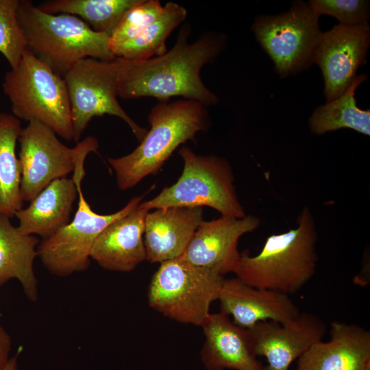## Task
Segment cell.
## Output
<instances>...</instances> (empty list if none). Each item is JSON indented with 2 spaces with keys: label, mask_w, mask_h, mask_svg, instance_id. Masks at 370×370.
<instances>
[{
  "label": "cell",
  "mask_w": 370,
  "mask_h": 370,
  "mask_svg": "<svg viewBox=\"0 0 370 370\" xmlns=\"http://www.w3.org/2000/svg\"><path fill=\"white\" fill-rule=\"evenodd\" d=\"M190 32V25H184L175 44L162 55L144 60H125L119 97L124 99L150 97L159 101L182 97L206 107L217 103V95L204 84L201 71L222 51L225 36L208 32L188 43Z\"/></svg>",
  "instance_id": "obj_1"
},
{
  "label": "cell",
  "mask_w": 370,
  "mask_h": 370,
  "mask_svg": "<svg viewBox=\"0 0 370 370\" xmlns=\"http://www.w3.org/2000/svg\"><path fill=\"white\" fill-rule=\"evenodd\" d=\"M297 227L269 236L258 254H241L233 271L245 284L286 295L300 291L315 273L317 232L307 207L298 217Z\"/></svg>",
  "instance_id": "obj_2"
},
{
  "label": "cell",
  "mask_w": 370,
  "mask_h": 370,
  "mask_svg": "<svg viewBox=\"0 0 370 370\" xmlns=\"http://www.w3.org/2000/svg\"><path fill=\"white\" fill-rule=\"evenodd\" d=\"M148 121L151 127L133 151L108 158L120 190L131 188L146 176L156 173L181 144L193 139L210 123L206 106L184 99L159 101L151 108Z\"/></svg>",
  "instance_id": "obj_3"
},
{
  "label": "cell",
  "mask_w": 370,
  "mask_h": 370,
  "mask_svg": "<svg viewBox=\"0 0 370 370\" xmlns=\"http://www.w3.org/2000/svg\"><path fill=\"white\" fill-rule=\"evenodd\" d=\"M17 16L27 49L62 77L84 58H115L110 36L94 31L76 16L43 12L29 0H19Z\"/></svg>",
  "instance_id": "obj_4"
},
{
  "label": "cell",
  "mask_w": 370,
  "mask_h": 370,
  "mask_svg": "<svg viewBox=\"0 0 370 370\" xmlns=\"http://www.w3.org/2000/svg\"><path fill=\"white\" fill-rule=\"evenodd\" d=\"M2 87L12 114L20 121H38L64 140H73L66 82L29 49L17 66L6 72Z\"/></svg>",
  "instance_id": "obj_5"
},
{
  "label": "cell",
  "mask_w": 370,
  "mask_h": 370,
  "mask_svg": "<svg viewBox=\"0 0 370 370\" xmlns=\"http://www.w3.org/2000/svg\"><path fill=\"white\" fill-rule=\"evenodd\" d=\"M179 154L184 162L177 182L139 206L149 211L169 207H210L222 216H246L238 199L234 177L229 162L217 156H201L183 147Z\"/></svg>",
  "instance_id": "obj_6"
},
{
  "label": "cell",
  "mask_w": 370,
  "mask_h": 370,
  "mask_svg": "<svg viewBox=\"0 0 370 370\" xmlns=\"http://www.w3.org/2000/svg\"><path fill=\"white\" fill-rule=\"evenodd\" d=\"M88 155L84 153L79 157L73 171L79 200L73 220L50 236L42 238L37 247L38 257L43 266L57 276H68L86 270L90 265L91 249L98 236L109 224L132 211L144 197V195L133 197L112 214H100L93 211L82 190Z\"/></svg>",
  "instance_id": "obj_7"
},
{
  "label": "cell",
  "mask_w": 370,
  "mask_h": 370,
  "mask_svg": "<svg viewBox=\"0 0 370 370\" xmlns=\"http://www.w3.org/2000/svg\"><path fill=\"white\" fill-rule=\"evenodd\" d=\"M223 275L181 257L160 263L147 291L149 306L179 323L201 326L218 300Z\"/></svg>",
  "instance_id": "obj_8"
},
{
  "label": "cell",
  "mask_w": 370,
  "mask_h": 370,
  "mask_svg": "<svg viewBox=\"0 0 370 370\" xmlns=\"http://www.w3.org/2000/svg\"><path fill=\"white\" fill-rule=\"evenodd\" d=\"M125 60L86 58L63 75L71 105L73 141L79 143L90 121L105 114L126 123L138 141L147 130L138 125L119 104L117 97Z\"/></svg>",
  "instance_id": "obj_9"
},
{
  "label": "cell",
  "mask_w": 370,
  "mask_h": 370,
  "mask_svg": "<svg viewBox=\"0 0 370 370\" xmlns=\"http://www.w3.org/2000/svg\"><path fill=\"white\" fill-rule=\"evenodd\" d=\"M251 29L280 76L296 74L314 63L321 32L319 16L308 3H295L279 15L258 16Z\"/></svg>",
  "instance_id": "obj_10"
},
{
  "label": "cell",
  "mask_w": 370,
  "mask_h": 370,
  "mask_svg": "<svg viewBox=\"0 0 370 370\" xmlns=\"http://www.w3.org/2000/svg\"><path fill=\"white\" fill-rule=\"evenodd\" d=\"M18 142L21 193L23 201H31L55 180L73 172L85 152H97L98 140L88 136L73 148L63 144L57 134L38 121L22 127Z\"/></svg>",
  "instance_id": "obj_11"
},
{
  "label": "cell",
  "mask_w": 370,
  "mask_h": 370,
  "mask_svg": "<svg viewBox=\"0 0 370 370\" xmlns=\"http://www.w3.org/2000/svg\"><path fill=\"white\" fill-rule=\"evenodd\" d=\"M370 44L368 23L338 24L321 32L314 55L324 79L327 102L340 97L356 77Z\"/></svg>",
  "instance_id": "obj_12"
},
{
  "label": "cell",
  "mask_w": 370,
  "mask_h": 370,
  "mask_svg": "<svg viewBox=\"0 0 370 370\" xmlns=\"http://www.w3.org/2000/svg\"><path fill=\"white\" fill-rule=\"evenodd\" d=\"M247 331L253 354L267 359L265 370H288L312 345L323 340L326 325L317 315L300 312L289 322L260 321Z\"/></svg>",
  "instance_id": "obj_13"
},
{
  "label": "cell",
  "mask_w": 370,
  "mask_h": 370,
  "mask_svg": "<svg viewBox=\"0 0 370 370\" xmlns=\"http://www.w3.org/2000/svg\"><path fill=\"white\" fill-rule=\"evenodd\" d=\"M260 223L259 218L252 215L242 218L221 216L212 221H203L181 258L223 276L233 273L241 256L239 238L258 229Z\"/></svg>",
  "instance_id": "obj_14"
},
{
  "label": "cell",
  "mask_w": 370,
  "mask_h": 370,
  "mask_svg": "<svg viewBox=\"0 0 370 370\" xmlns=\"http://www.w3.org/2000/svg\"><path fill=\"white\" fill-rule=\"evenodd\" d=\"M218 301L221 312L245 329L264 321L285 323L300 313L289 295L251 286L236 277L224 278Z\"/></svg>",
  "instance_id": "obj_15"
},
{
  "label": "cell",
  "mask_w": 370,
  "mask_h": 370,
  "mask_svg": "<svg viewBox=\"0 0 370 370\" xmlns=\"http://www.w3.org/2000/svg\"><path fill=\"white\" fill-rule=\"evenodd\" d=\"M330 339L318 341L299 358L296 370H370V332L334 321Z\"/></svg>",
  "instance_id": "obj_16"
},
{
  "label": "cell",
  "mask_w": 370,
  "mask_h": 370,
  "mask_svg": "<svg viewBox=\"0 0 370 370\" xmlns=\"http://www.w3.org/2000/svg\"><path fill=\"white\" fill-rule=\"evenodd\" d=\"M205 337L201 361L208 370H265L253 354L247 329L221 311L210 313L201 325Z\"/></svg>",
  "instance_id": "obj_17"
},
{
  "label": "cell",
  "mask_w": 370,
  "mask_h": 370,
  "mask_svg": "<svg viewBox=\"0 0 370 370\" xmlns=\"http://www.w3.org/2000/svg\"><path fill=\"white\" fill-rule=\"evenodd\" d=\"M203 221V208L199 207L149 211L144 232L146 260L160 264L181 257Z\"/></svg>",
  "instance_id": "obj_18"
},
{
  "label": "cell",
  "mask_w": 370,
  "mask_h": 370,
  "mask_svg": "<svg viewBox=\"0 0 370 370\" xmlns=\"http://www.w3.org/2000/svg\"><path fill=\"white\" fill-rule=\"evenodd\" d=\"M149 211L139 204L109 224L98 236L90 258L102 268L130 272L146 260L144 244L145 217Z\"/></svg>",
  "instance_id": "obj_19"
},
{
  "label": "cell",
  "mask_w": 370,
  "mask_h": 370,
  "mask_svg": "<svg viewBox=\"0 0 370 370\" xmlns=\"http://www.w3.org/2000/svg\"><path fill=\"white\" fill-rule=\"evenodd\" d=\"M78 197L73 177L51 182L25 208L16 212L18 229L23 234L47 238L70 220L73 206Z\"/></svg>",
  "instance_id": "obj_20"
},
{
  "label": "cell",
  "mask_w": 370,
  "mask_h": 370,
  "mask_svg": "<svg viewBox=\"0 0 370 370\" xmlns=\"http://www.w3.org/2000/svg\"><path fill=\"white\" fill-rule=\"evenodd\" d=\"M39 243L35 236L20 232L10 218L0 215V285L18 280L32 301H36L38 296L34 262Z\"/></svg>",
  "instance_id": "obj_21"
},
{
  "label": "cell",
  "mask_w": 370,
  "mask_h": 370,
  "mask_svg": "<svg viewBox=\"0 0 370 370\" xmlns=\"http://www.w3.org/2000/svg\"><path fill=\"white\" fill-rule=\"evenodd\" d=\"M22 129L12 113L0 112V215L12 218L23 208L16 145Z\"/></svg>",
  "instance_id": "obj_22"
},
{
  "label": "cell",
  "mask_w": 370,
  "mask_h": 370,
  "mask_svg": "<svg viewBox=\"0 0 370 370\" xmlns=\"http://www.w3.org/2000/svg\"><path fill=\"white\" fill-rule=\"evenodd\" d=\"M187 16L183 6L168 2L160 16L136 37L110 47L114 58L130 61L144 60L167 51L166 40Z\"/></svg>",
  "instance_id": "obj_23"
},
{
  "label": "cell",
  "mask_w": 370,
  "mask_h": 370,
  "mask_svg": "<svg viewBox=\"0 0 370 370\" xmlns=\"http://www.w3.org/2000/svg\"><path fill=\"white\" fill-rule=\"evenodd\" d=\"M366 79L364 74L356 76L343 95L317 108L309 119L312 132L323 134L348 128L369 136L370 110L360 109L355 99L356 88Z\"/></svg>",
  "instance_id": "obj_24"
},
{
  "label": "cell",
  "mask_w": 370,
  "mask_h": 370,
  "mask_svg": "<svg viewBox=\"0 0 370 370\" xmlns=\"http://www.w3.org/2000/svg\"><path fill=\"white\" fill-rule=\"evenodd\" d=\"M140 0H50L37 5L43 12L76 16L91 29L110 36L124 14Z\"/></svg>",
  "instance_id": "obj_25"
},
{
  "label": "cell",
  "mask_w": 370,
  "mask_h": 370,
  "mask_svg": "<svg viewBox=\"0 0 370 370\" xmlns=\"http://www.w3.org/2000/svg\"><path fill=\"white\" fill-rule=\"evenodd\" d=\"M19 0H0V53L14 69L27 49L19 25L17 11Z\"/></svg>",
  "instance_id": "obj_26"
},
{
  "label": "cell",
  "mask_w": 370,
  "mask_h": 370,
  "mask_svg": "<svg viewBox=\"0 0 370 370\" xmlns=\"http://www.w3.org/2000/svg\"><path fill=\"white\" fill-rule=\"evenodd\" d=\"M163 6L157 0H140L123 16L110 36V47L127 41L143 32L162 14Z\"/></svg>",
  "instance_id": "obj_27"
},
{
  "label": "cell",
  "mask_w": 370,
  "mask_h": 370,
  "mask_svg": "<svg viewBox=\"0 0 370 370\" xmlns=\"http://www.w3.org/2000/svg\"><path fill=\"white\" fill-rule=\"evenodd\" d=\"M319 17L322 14L336 18L339 24L357 25L367 23L369 2L364 0H311L308 3Z\"/></svg>",
  "instance_id": "obj_28"
},
{
  "label": "cell",
  "mask_w": 370,
  "mask_h": 370,
  "mask_svg": "<svg viewBox=\"0 0 370 370\" xmlns=\"http://www.w3.org/2000/svg\"><path fill=\"white\" fill-rule=\"evenodd\" d=\"M11 349V338L0 325V370H3L9 360Z\"/></svg>",
  "instance_id": "obj_29"
},
{
  "label": "cell",
  "mask_w": 370,
  "mask_h": 370,
  "mask_svg": "<svg viewBox=\"0 0 370 370\" xmlns=\"http://www.w3.org/2000/svg\"><path fill=\"white\" fill-rule=\"evenodd\" d=\"M3 370H18L17 365V356L10 358Z\"/></svg>",
  "instance_id": "obj_30"
}]
</instances>
